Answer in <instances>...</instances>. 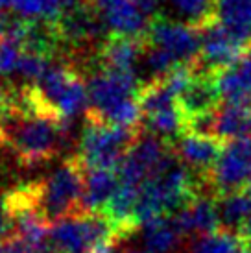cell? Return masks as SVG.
<instances>
[{"mask_svg":"<svg viewBox=\"0 0 251 253\" xmlns=\"http://www.w3.org/2000/svg\"><path fill=\"white\" fill-rule=\"evenodd\" d=\"M69 133V120L28 106L19 94H7L0 119V148L22 167L52 161Z\"/></svg>","mask_w":251,"mask_h":253,"instance_id":"1","label":"cell"},{"mask_svg":"<svg viewBox=\"0 0 251 253\" xmlns=\"http://www.w3.org/2000/svg\"><path fill=\"white\" fill-rule=\"evenodd\" d=\"M87 167L74 155L61 163L48 177L35 181L37 204L42 216L54 224L57 220L87 212L84 207Z\"/></svg>","mask_w":251,"mask_h":253,"instance_id":"2","label":"cell"},{"mask_svg":"<svg viewBox=\"0 0 251 253\" xmlns=\"http://www.w3.org/2000/svg\"><path fill=\"white\" fill-rule=\"evenodd\" d=\"M120 239H126L105 212H82L54 222L50 246L57 253H104Z\"/></svg>","mask_w":251,"mask_h":253,"instance_id":"3","label":"cell"},{"mask_svg":"<svg viewBox=\"0 0 251 253\" xmlns=\"http://www.w3.org/2000/svg\"><path fill=\"white\" fill-rule=\"evenodd\" d=\"M140 135L142 127H122L87 120L78 155L87 169L119 170Z\"/></svg>","mask_w":251,"mask_h":253,"instance_id":"4","label":"cell"},{"mask_svg":"<svg viewBox=\"0 0 251 253\" xmlns=\"http://www.w3.org/2000/svg\"><path fill=\"white\" fill-rule=\"evenodd\" d=\"M146 42L165 52L177 67L194 65L202 54V30L187 22L155 17L150 22Z\"/></svg>","mask_w":251,"mask_h":253,"instance_id":"5","label":"cell"},{"mask_svg":"<svg viewBox=\"0 0 251 253\" xmlns=\"http://www.w3.org/2000/svg\"><path fill=\"white\" fill-rule=\"evenodd\" d=\"M205 181L216 196L244 190L251 183V137L225 142Z\"/></svg>","mask_w":251,"mask_h":253,"instance_id":"6","label":"cell"},{"mask_svg":"<svg viewBox=\"0 0 251 253\" xmlns=\"http://www.w3.org/2000/svg\"><path fill=\"white\" fill-rule=\"evenodd\" d=\"M202 30V54L194 63L196 69L205 72H220L238 61L250 42L242 41L222 22L212 21Z\"/></svg>","mask_w":251,"mask_h":253,"instance_id":"7","label":"cell"},{"mask_svg":"<svg viewBox=\"0 0 251 253\" xmlns=\"http://www.w3.org/2000/svg\"><path fill=\"white\" fill-rule=\"evenodd\" d=\"M172 216L183 235L190 239L218 231L220 229L218 196L207 189L202 190Z\"/></svg>","mask_w":251,"mask_h":253,"instance_id":"8","label":"cell"},{"mask_svg":"<svg viewBox=\"0 0 251 253\" xmlns=\"http://www.w3.org/2000/svg\"><path fill=\"white\" fill-rule=\"evenodd\" d=\"M225 141L216 135H200L187 131L179 141L174 144L177 157L183 161L192 174L207 179L212 167L216 165L218 157L222 154Z\"/></svg>","mask_w":251,"mask_h":253,"instance_id":"9","label":"cell"},{"mask_svg":"<svg viewBox=\"0 0 251 253\" xmlns=\"http://www.w3.org/2000/svg\"><path fill=\"white\" fill-rule=\"evenodd\" d=\"M216 74L218 72H205L194 67V76L177 96V104L187 120L203 113L216 111L220 107L222 98L218 92Z\"/></svg>","mask_w":251,"mask_h":253,"instance_id":"10","label":"cell"},{"mask_svg":"<svg viewBox=\"0 0 251 253\" xmlns=\"http://www.w3.org/2000/svg\"><path fill=\"white\" fill-rule=\"evenodd\" d=\"M144 52H146V37H126L111 34L100 44L98 59L102 69L137 74Z\"/></svg>","mask_w":251,"mask_h":253,"instance_id":"11","label":"cell"},{"mask_svg":"<svg viewBox=\"0 0 251 253\" xmlns=\"http://www.w3.org/2000/svg\"><path fill=\"white\" fill-rule=\"evenodd\" d=\"M100 15L113 36L146 37L152 22L140 11L135 0H115L109 6H105Z\"/></svg>","mask_w":251,"mask_h":253,"instance_id":"12","label":"cell"},{"mask_svg":"<svg viewBox=\"0 0 251 253\" xmlns=\"http://www.w3.org/2000/svg\"><path fill=\"white\" fill-rule=\"evenodd\" d=\"M185 235L172 214L157 216L140 225V246L146 253H175L183 246Z\"/></svg>","mask_w":251,"mask_h":253,"instance_id":"13","label":"cell"},{"mask_svg":"<svg viewBox=\"0 0 251 253\" xmlns=\"http://www.w3.org/2000/svg\"><path fill=\"white\" fill-rule=\"evenodd\" d=\"M119 185V170L87 169L84 207L87 212H104Z\"/></svg>","mask_w":251,"mask_h":253,"instance_id":"14","label":"cell"},{"mask_svg":"<svg viewBox=\"0 0 251 253\" xmlns=\"http://www.w3.org/2000/svg\"><path fill=\"white\" fill-rule=\"evenodd\" d=\"M214 135L225 142L251 137V107L222 104L216 109Z\"/></svg>","mask_w":251,"mask_h":253,"instance_id":"15","label":"cell"},{"mask_svg":"<svg viewBox=\"0 0 251 253\" xmlns=\"http://www.w3.org/2000/svg\"><path fill=\"white\" fill-rule=\"evenodd\" d=\"M251 214V198L246 190L218 196V216L220 229L240 233L242 225Z\"/></svg>","mask_w":251,"mask_h":253,"instance_id":"16","label":"cell"},{"mask_svg":"<svg viewBox=\"0 0 251 253\" xmlns=\"http://www.w3.org/2000/svg\"><path fill=\"white\" fill-rule=\"evenodd\" d=\"M216 19L242 41L251 42V0H218Z\"/></svg>","mask_w":251,"mask_h":253,"instance_id":"17","label":"cell"},{"mask_svg":"<svg viewBox=\"0 0 251 253\" xmlns=\"http://www.w3.org/2000/svg\"><path fill=\"white\" fill-rule=\"evenodd\" d=\"M188 253H244V240L237 233L218 229L192 239Z\"/></svg>","mask_w":251,"mask_h":253,"instance_id":"18","label":"cell"},{"mask_svg":"<svg viewBox=\"0 0 251 253\" xmlns=\"http://www.w3.org/2000/svg\"><path fill=\"white\" fill-rule=\"evenodd\" d=\"M168 4L181 17L183 22L196 28H203L216 21L218 0H168Z\"/></svg>","mask_w":251,"mask_h":253,"instance_id":"19","label":"cell"},{"mask_svg":"<svg viewBox=\"0 0 251 253\" xmlns=\"http://www.w3.org/2000/svg\"><path fill=\"white\" fill-rule=\"evenodd\" d=\"M26 46L13 36L0 37V76H19Z\"/></svg>","mask_w":251,"mask_h":253,"instance_id":"20","label":"cell"},{"mask_svg":"<svg viewBox=\"0 0 251 253\" xmlns=\"http://www.w3.org/2000/svg\"><path fill=\"white\" fill-rule=\"evenodd\" d=\"M15 235V218L7 205L6 194H0V242Z\"/></svg>","mask_w":251,"mask_h":253,"instance_id":"21","label":"cell"},{"mask_svg":"<svg viewBox=\"0 0 251 253\" xmlns=\"http://www.w3.org/2000/svg\"><path fill=\"white\" fill-rule=\"evenodd\" d=\"M0 253H34V250L19 235H13L4 242H0Z\"/></svg>","mask_w":251,"mask_h":253,"instance_id":"22","label":"cell"},{"mask_svg":"<svg viewBox=\"0 0 251 253\" xmlns=\"http://www.w3.org/2000/svg\"><path fill=\"white\" fill-rule=\"evenodd\" d=\"M129 239V237H126V239H120L117 240L115 244H113L109 250H105L104 253H146L142 248H137V246H129V244H126V240Z\"/></svg>","mask_w":251,"mask_h":253,"instance_id":"23","label":"cell"},{"mask_svg":"<svg viewBox=\"0 0 251 253\" xmlns=\"http://www.w3.org/2000/svg\"><path fill=\"white\" fill-rule=\"evenodd\" d=\"M135 4L139 6V9L146 15L148 19H150V17L155 19L157 7H159V0H135Z\"/></svg>","mask_w":251,"mask_h":253,"instance_id":"24","label":"cell"},{"mask_svg":"<svg viewBox=\"0 0 251 253\" xmlns=\"http://www.w3.org/2000/svg\"><path fill=\"white\" fill-rule=\"evenodd\" d=\"M240 239L244 240V246L246 248H251V214H250V218L246 220V224L242 225V229H240Z\"/></svg>","mask_w":251,"mask_h":253,"instance_id":"25","label":"cell"},{"mask_svg":"<svg viewBox=\"0 0 251 253\" xmlns=\"http://www.w3.org/2000/svg\"><path fill=\"white\" fill-rule=\"evenodd\" d=\"M11 22H13V19H9L7 15H4L0 11V37L7 36V32L11 28Z\"/></svg>","mask_w":251,"mask_h":253,"instance_id":"26","label":"cell"},{"mask_svg":"<svg viewBox=\"0 0 251 253\" xmlns=\"http://www.w3.org/2000/svg\"><path fill=\"white\" fill-rule=\"evenodd\" d=\"M34 253H57L56 250H54V248L50 246H44V248H41V250H37V252H34Z\"/></svg>","mask_w":251,"mask_h":253,"instance_id":"27","label":"cell"},{"mask_svg":"<svg viewBox=\"0 0 251 253\" xmlns=\"http://www.w3.org/2000/svg\"><path fill=\"white\" fill-rule=\"evenodd\" d=\"M246 192H248V194H250V198H251V183H250V185H248V187H246Z\"/></svg>","mask_w":251,"mask_h":253,"instance_id":"28","label":"cell"},{"mask_svg":"<svg viewBox=\"0 0 251 253\" xmlns=\"http://www.w3.org/2000/svg\"><path fill=\"white\" fill-rule=\"evenodd\" d=\"M244 253H251V248H246L244 246Z\"/></svg>","mask_w":251,"mask_h":253,"instance_id":"29","label":"cell"}]
</instances>
